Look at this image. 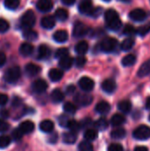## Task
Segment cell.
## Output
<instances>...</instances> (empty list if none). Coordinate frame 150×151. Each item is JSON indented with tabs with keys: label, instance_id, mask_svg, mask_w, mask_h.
Here are the masks:
<instances>
[{
	"label": "cell",
	"instance_id": "1",
	"mask_svg": "<svg viewBox=\"0 0 150 151\" xmlns=\"http://www.w3.org/2000/svg\"><path fill=\"white\" fill-rule=\"evenodd\" d=\"M104 19L107 27L112 31H118L122 27V21L118 12L113 9H109L104 13Z\"/></svg>",
	"mask_w": 150,
	"mask_h": 151
},
{
	"label": "cell",
	"instance_id": "2",
	"mask_svg": "<svg viewBox=\"0 0 150 151\" xmlns=\"http://www.w3.org/2000/svg\"><path fill=\"white\" fill-rule=\"evenodd\" d=\"M20 78V68L19 66H12L8 68L4 74V80L10 84L16 83Z\"/></svg>",
	"mask_w": 150,
	"mask_h": 151
},
{
	"label": "cell",
	"instance_id": "3",
	"mask_svg": "<svg viewBox=\"0 0 150 151\" xmlns=\"http://www.w3.org/2000/svg\"><path fill=\"white\" fill-rule=\"evenodd\" d=\"M35 21H36V17H35L34 12L32 10L27 11L20 19L21 26L25 28L32 27L35 24Z\"/></svg>",
	"mask_w": 150,
	"mask_h": 151
},
{
	"label": "cell",
	"instance_id": "4",
	"mask_svg": "<svg viewBox=\"0 0 150 151\" xmlns=\"http://www.w3.org/2000/svg\"><path fill=\"white\" fill-rule=\"evenodd\" d=\"M118 46V41L115 38L112 37H107L103 39L100 44V48L103 52L111 53L115 50V49Z\"/></svg>",
	"mask_w": 150,
	"mask_h": 151
},
{
	"label": "cell",
	"instance_id": "5",
	"mask_svg": "<svg viewBox=\"0 0 150 151\" xmlns=\"http://www.w3.org/2000/svg\"><path fill=\"white\" fill-rule=\"evenodd\" d=\"M133 135L136 140H148L150 138V127L148 126H141L133 131Z\"/></svg>",
	"mask_w": 150,
	"mask_h": 151
},
{
	"label": "cell",
	"instance_id": "6",
	"mask_svg": "<svg viewBox=\"0 0 150 151\" xmlns=\"http://www.w3.org/2000/svg\"><path fill=\"white\" fill-rule=\"evenodd\" d=\"M88 33V27L82 22L78 21L74 24L72 35L74 37H83Z\"/></svg>",
	"mask_w": 150,
	"mask_h": 151
},
{
	"label": "cell",
	"instance_id": "7",
	"mask_svg": "<svg viewBox=\"0 0 150 151\" xmlns=\"http://www.w3.org/2000/svg\"><path fill=\"white\" fill-rule=\"evenodd\" d=\"M74 102L80 106H88L93 102V97L88 94H77L74 96Z\"/></svg>",
	"mask_w": 150,
	"mask_h": 151
},
{
	"label": "cell",
	"instance_id": "8",
	"mask_svg": "<svg viewBox=\"0 0 150 151\" xmlns=\"http://www.w3.org/2000/svg\"><path fill=\"white\" fill-rule=\"evenodd\" d=\"M79 86H80V88L83 91L89 92V91L93 90V88L95 87V81L91 78L84 76V77H82V78L80 79V81H79Z\"/></svg>",
	"mask_w": 150,
	"mask_h": 151
},
{
	"label": "cell",
	"instance_id": "9",
	"mask_svg": "<svg viewBox=\"0 0 150 151\" xmlns=\"http://www.w3.org/2000/svg\"><path fill=\"white\" fill-rule=\"evenodd\" d=\"M31 88H32V90L34 93L42 94V93H43V92H45L47 90V88H48V83L44 80L39 79V80L34 81L32 83Z\"/></svg>",
	"mask_w": 150,
	"mask_h": 151
},
{
	"label": "cell",
	"instance_id": "10",
	"mask_svg": "<svg viewBox=\"0 0 150 151\" xmlns=\"http://www.w3.org/2000/svg\"><path fill=\"white\" fill-rule=\"evenodd\" d=\"M129 17L134 21H143L147 18V13L142 9H134L129 13Z\"/></svg>",
	"mask_w": 150,
	"mask_h": 151
},
{
	"label": "cell",
	"instance_id": "11",
	"mask_svg": "<svg viewBox=\"0 0 150 151\" xmlns=\"http://www.w3.org/2000/svg\"><path fill=\"white\" fill-rule=\"evenodd\" d=\"M102 88H103V90L105 93L111 94L117 88L116 81L114 80H112V79H107V80H105V81H103V83H102Z\"/></svg>",
	"mask_w": 150,
	"mask_h": 151
},
{
	"label": "cell",
	"instance_id": "12",
	"mask_svg": "<svg viewBox=\"0 0 150 151\" xmlns=\"http://www.w3.org/2000/svg\"><path fill=\"white\" fill-rule=\"evenodd\" d=\"M94 7L92 5V3L90 0H83L80 5H79V11L82 14H88L90 15Z\"/></svg>",
	"mask_w": 150,
	"mask_h": 151
},
{
	"label": "cell",
	"instance_id": "13",
	"mask_svg": "<svg viewBox=\"0 0 150 151\" xmlns=\"http://www.w3.org/2000/svg\"><path fill=\"white\" fill-rule=\"evenodd\" d=\"M42 71V68L35 65V64H33V63H29L26 65L25 67V72L26 73L30 76V77H34V76H36L37 74H39Z\"/></svg>",
	"mask_w": 150,
	"mask_h": 151
},
{
	"label": "cell",
	"instance_id": "14",
	"mask_svg": "<svg viewBox=\"0 0 150 151\" xmlns=\"http://www.w3.org/2000/svg\"><path fill=\"white\" fill-rule=\"evenodd\" d=\"M36 7L39 11L42 12H47L52 9L53 3L51 0H39L36 4Z\"/></svg>",
	"mask_w": 150,
	"mask_h": 151
},
{
	"label": "cell",
	"instance_id": "15",
	"mask_svg": "<svg viewBox=\"0 0 150 151\" xmlns=\"http://www.w3.org/2000/svg\"><path fill=\"white\" fill-rule=\"evenodd\" d=\"M18 128L22 132L23 134H30L34 131V125L32 121L26 120V121H23L22 123H20Z\"/></svg>",
	"mask_w": 150,
	"mask_h": 151
},
{
	"label": "cell",
	"instance_id": "16",
	"mask_svg": "<svg viewBox=\"0 0 150 151\" xmlns=\"http://www.w3.org/2000/svg\"><path fill=\"white\" fill-rule=\"evenodd\" d=\"M63 76H64L63 71H61L60 69H57V68H53L49 72V78L53 82L59 81L63 78Z\"/></svg>",
	"mask_w": 150,
	"mask_h": 151
},
{
	"label": "cell",
	"instance_id": "17",
	"mask_svg": "<svg viewBox=\"0 0 150 151\" xmlns=\"http://www.w3.org/2000/svg\"><path fill=\"white\" fill-rule=\"evenodd\" d=\"M95 111L97 113L99 114H102V115H105L107 113H109V111H111V105L109 103L105 102V101H103V102H100L96 104L95 106Z\"/></svg>",
	"mask_w": 150,
	"mask_h": 151
},
{
	"label": "cell",
	"instance_id": "18",
	"mask_svg": "<svg viewBox=\"0 0 150 151\" xmlns=\"http://www.w3.org/2000/svg\"><path fill=\"white\" fill-rule=\"evenodd\" d=\"M53 39L57 42L63 43L68 40V33L65 30H57L53 35Z\"/></svg>",
	"mask_w": 150,
	"mask_h": 151
},
{
	"label": "cell",
	"instance_id": "19",
	"mask_svg": "<svg viewBox=\"0 0 150 151\" xmlns=\"http://www.w3.org/2000/svg\"><path fill=\"white\" fill-rule=\"evenodd\" d=\"M34 46L29 42H24L19 46V53L24 57L30 56L34 52Z\"/></svg>",
	"mask_w": 150,
	"mask_h": 151
},
{
	"label": "cell",
	"instance_id": "20",
	"mask_svg": "<svg viewBox=\"0 0 150 151\" xmlns=\"http://www.w3.org/2000/svg\"><path fill=\"white\" fill-rule=\"evenodd\" d=\"M41 25L45 29H51L55 27L56 21L52 16H45L42 19Z\"/></svg>",
	"mask_w": 150,
	"mask_h": 151
},
{
	"label": "cell",
	"instance_id": "21",
	"mask_svg": "<svg viewBox=\"0 0 150 151\" xmlns=\"http://www.w3.org/2000/svg\"><path fill=\"white\" fill-rule=\"evenodd\" d=\"M38 58L39 59H46L50 56V49L45 45V44H41L38 48Z\"/></svg>",
	"mask_w": 150,
	"mask_h": 151
},
{
	"label": "cell",
	"instance_id": "22",
	"mask_svg": "<svg viewBox=\"0 0 150 151\" xmlns=\"http://www.w3.org/2000/svg\"><path fill=\"white\" fill-rule=\"evenodd\" d=\"M39 127L43 133H51L54 130V123L50 119H45L40 123Z\"/></svg>",
	"mask_w": 150,
	"mask_h": 151
},
{
	"label": "cell",
	"instance_id": "23",
	"mask_svg": "<svg viewBox=\"0 0 150 151\" xmlns=\"http://www.w3.org/2000/svg\"><path fill=\"white\" fill-rule=\"evenodd\" d=\"M73 65V59L72 58L69 56H65L59 59V66L64 70H69Z\"/></svg>",
	"mask_w": 150,
	"mask_h": 151
},
{
	"label": "cell",
	"instance_id": "24",
	"mask_svg": "<svg viewBox=\"0 0 150 151\" xmlns=\"http://www.w3.org/2000/svg\"><path fill=\"white\" fill-rule=\"evenodd\" d=\"M64 98H65L64 93H63L60 89H58V88L54 89V90L51 92V94H50V99H51V101H52L53 103H55V104H59V103H61V102L64 100Z\"/></svg>",
	"mask_w": 150,
	"mask_h": 151
},
{
	"label": "cell",
	"instance_id": "25",
	"mask_svg": "<svg viewBox=\"0 0 150 151\" xmlns=\"http://www.w3.org/2000/svg\"><path fill=\"white\" fill-rule=\"evenodd\" d=\"M88 50V43L86 41H80L75 46V52L80 56L86 54Z\"/></svg>",
	"mask_w": 150,
	"mask_h": 151
},
{
	"label": "cell",
	"instance_id": "26",
	"mask_svg": "<svg viewBox=\"0 0 150 151\" xmlns=\"http://www.w3.org/2000/svg\"><path fill=\"white\" fill-rule=\"evenodd\" d=\"M150 73V58L148 59L145 63H143L141 65V66L140 67L137 75L141 78L145 77L147 75H149Z\"/></svg>",
	"mask_w": 150,
	"mask_h": 151
},
{
	"label": "cell",
	"instance_id": "27",
	"mask_svg": "<svg viewBox=\"0 0 150 151\" xmlns=\"http://www.w3.org/2000/svg\"><path fill=\"white\" fill-rule=\"evenodd\" d=\"M126 122V118L122 114H114L111 119V124L113 127H119Z\"/></svg>",
	"mask_w": 150,
	"mask_h": 151
},
{
	"label": "cell",
	"instance_id": "28",
	"mask_svg": "<svg viewBox=\"0 0 150 151\" xmlns=\"http://www.w3.org/2000/svg\"><path fill=\"white\" fill-rule=\"evenodd\" d=\"M118 108L123 113H129L132 110V104L128 100H123L118 103Z\"/></svg>",
	"mask_w": 150,
	"mask_h": 151
},
{
	"label": "cell",
	"instance_id": "29",
	"mask_svg": "<svg viewBox=\"0 0 150 151\" xmlns=\"http://www.w3.org/2000/svg\"><path fill=\"white\" fill-rule=\"evenodd\" d=\"M76 140H77V134L75 132L70 131L63 134V141L67 144H72L76 142Z\"/></svg>",
	"mask_w": 150,
	"mask_h": 151
},
{
	"label": "cell",
	"instance_id": "30",
	"mask_svg": "<svg viewBox=\"0 0 150 151\" xmlns=\"http://www.w3.org/2000/svg\"><path fill=\"white\" fill-rule=\"evenodd\" d=\"M23 37L31 42V41H34L38 38V35L35 31H34L33 29H30V28H27L24 32H23Z\"/></svg>",
	"mask_w": 150,
	"mask_h": 151
},
{
	"label": "cell",
	"instance_id": "31",
	"mask_svg": "<svg viewBox=\"0 0 150 151\" xmlns=\"http://www.w3.org/2000/svg\"><path fill=\"white\" fill-rule=\"evenodd\" d=\"M68 12L64 9V8H59L55 12V17L57 19V20L59 21H65L68 19Z\"/></svg>",
	"mask_w": 150,
	"mask_h": 151
},
{
	"label": "cell",
	"instance_id": "32",
	"mask_svg": "<svg viewBox=\"0 0 150 151\" xmlns=\"http://www.w3.org/2000/svg\"><path fill=\"white\" fill-rule=\"evenodd\" d=\"M98 136V133L95 129H87L86 132L84 133V138L88 142H92L95 141Z\"/></svg>",
	"mask_w": 150,
	"mask_h": 151
},
{
	"label": "cell",
	"instance_id": "33",
	"mask_svg": "<svg viewBox=\"0 0 150 151\" xmlns=\"http://www.w3.org/2000/svg\"><path fill=\"white\" fill-rule=\"evenodd\" d=\"M135 62H136V57H135L134 55H132V54L124 57V58H122V61H121L122 65H123L124 66H126V67L132 66L133 65L135 64Z\"/></svg>",
	"mask_w": 150,
	"mask_h": 151
},
{
	"label": "cell",
	"instance_id": "34",
	"mask_svg": "<svg viewBox=\"0 0 150 151\" xmlns=\"http://www.w3.org/2000/svg\"><path fill=\"white\" fill-rule=\"evenodd\" d=\"M126 135V131L124 128H117V129L113 130L111 134V138L115 139V140L123 139Z\"/></svg>",
	"mask_w": 150,
	"mask_h": 151
},
{
	"label": "cell",
	"instance_id": "35",
	"mask_svg": "<svg viewBox=\"0 0 150 151\" xmlns=\"http://www.w3.org/2000/svg\"><path fill=\"white\" fill-rule=\"evenodd\" d=\"M95 127L97 129V130H100V131H103L105 129L108 128L109 127V123L107 121L106 119L104 118H102V119H99L98 120H96L94 124Z\"/></svg>",
	"mask_w": 150,
	"mask_h": 151
},
{
	"label": "cell",
	"instance_id": "36",
	"mask_svg": "<svg viewBox=\"0 0 150 151\" xmlns=\"http://www.w3.org/2000/svg\"><path fill=\"white\" fill-rule=\"evenodd\" d=\"M134 42H135V41L133 38H126V39H125L122 42V43H121V50H124V51L130 50L133 47Z\"/></svg>",
	"mask_w": 150,
	"mask_h": 151
},
{
	"label": "cell",
	"instance_id": "37",
	"mask_svg": "<svg viewBox=\"0 0 150 151\" xmlns=\"http://www.w3.org/2000/svg\"><path fill=\"white\" fill-rule=\"evenodd\" d=\"M78 150L79 151H94V148L93 145L90 143V142L83 141L80 143Z\"/></svg>",
	"mask_w": 150,
	"mask_h": 151
},
{
	"label": "cell",
	"instance_id": "38",
	"mask_svg": "<svg viewBox=\"0 0 150 151\" xmlns=\"http://www.w3.org/2000/svg\"><path fill=\"white\" fill-rule=\"evenodd\" d=\"M20 0H4V6L9 10H15L19 5Z\"/></svg>",
	"mask_w": 150,
	"mask_h": 151
},
{
	"label": "cell",
	"instance_id": "39",
	"mask_svg": "<svg viewBox=\"0 0 150 151\" xmlns=\"http://www.w3.org/2000/svg\"><path fill=\"white\" fill-rule=\"evenodd\" d=\"M63 109L65 112L69 113V114H74L77 111V108L76 106L72 104V103H70V102H67L64 104L63 106Z\"/></svg>",
	"mask_w": 150,
	"mask_h": 151
},
{
	"label": "cell",
	"instance_id": "40",
	"mask_svg": "<svg viewBox=\"0 0 150 151\" xmlns=\"http://www.w3.org/2000/svg\"><path fill=\"white\" fill-rule=\"evenodd\" d=\"M67 128H69L72 132H77L79 131L81 127H80V124L74 120V119H70L69 123H68V126H67Z\"/></svg>",
	"mask_w": 150,
	"mask_h": 151
},
{
	"label": "cell",
	"instance_id": "41",
	"mask_svg": "<svg viewBox=\"0 0 150 151\" xmlns=\"http://www.w3.org/2000/svg\"><path fill=\"white\" fill-rule=\"evenodd\" d=\"M11 142V139L8 135H1L0 136V149L7 148Z\"/></svg>",
	"mask_w": 150,
	"mask_h": 151
},
{
	"label": "cell",
	"instance_id": "42",
	"mask_svg": "<svg viewBox=\"0 0 150 151\" xmlns=\"http://www.w3.org/2000/svg\"><path fill=\"white\" fill-rule=\"evenodd\" d=\"M123 33L126 35H133L134 34H136V29L134 28L133 26H132L130 24H127V25L125 26V28L123 30Z\"/></svg>",
	"mask_w": 150,
	"mask_h": 151
},
{
	"label": "cell",
	"instance_id": "43",
	"mask_svg": "<svg viewBox=\"0 0 150 151\" xmlns=\"http://www.w3.org/2000/svg\"><path fill=\"white\" fill-rule=\"evenodd\" d=\"M68 54H69V50H68V49L67 48H59L57 50V52H56V58H64V57H65V56H68Z\"/></svg>",
	"mask_w": 150,
	"mask_h": 151
},
{
	"label": "cell",
	"instance_id": "44",
	"mask_svg": "<svg viewBox=\"0 0 150 151\" xmlns=\"http://www.w3.org/2000/svg\"><path fill=\"white\" fill-rule=\"evenodd\" d=\"M11 137L15 142H19L22 139L23 137V134L22 132L19 129V128H15L12 132H11Z\"/></svg>",
	"mask_w": 150,
	"mask_h": 151
},
{
	"label": "cell",
	"instance_id": "45",
	"mask_svg": "<svg viewBox=\"0 0 150 151\" xmlns=\"http://www.w3.org/2000/svg\"><path fill=\"white\" fill-rule=\"evenodd\" d=\"M150 32V25H146V26H142V27H140L137 30H136V33L138 35H140L141 36H144L146 35L148 33Z\"/></svg>",
	"mask_w": 150,
	"mask_h": 151
},
{
	"label": "cell",
	"instance_id": "46",
	"mask_svg": "<svg viewBox=\"0 0 150 151\" xmlns=\"http://www.w3.org/2000/svg\"><path fill=\"white\" fill-rule=\"evenodd\" d=\"M69 121H70V119L66 115H60V117L58 118L59 126L62 127H67Z\"/></svg>",
	"mask_w": 150,
	"mask_h": 151
},
{
	"label": "cell",
	"instance_id": "47",
	"mask_svg": "<svg viewBox=\"0 0 150 151\" xmlns=\"http://www.w3.org/2000/svg\"><path fill=\"white\" fill-rule=\"evenodd\" d=\"M10 27L8 21L4 19H0V33H5Z\"/></svg>",
	"mask_w": 150,
	"mask_h": 151
},
{
	"label": "cell",
	"instance_id": "48",
	"mask_svg": "<svg viewBox=\"0 0 150 151\" xmlns=\"http://www.w3.org/2000/svg\"><path fill=\"white\" fill-rule=\"evenodd\" d=\"M86 62H87L86 58L83 57V56H80V57H78L75 59V65H76L77 67H83L85 65Z\"/></svg>",
	"mask_w": 150,
	"mask_h": 151
},
{
	"label": "cell",
	"instance_id": "49",
	"mask_svg": "<svg viewBox=\"0 0 150 151\" xmlns=\"http://www.w3.org/2000/svg\"><path fill=\"white\" fill-rule=\"evenodd\" d=\"M108 150L109 151H124L123 149V146L121 144H118V143H113V144H111L110 147L108 148Z\"/></svg>",
	"mask_w": 150,
	"mask_h": 151
},
{
	"label": "cell",
	"instance_id": "50",
	"mask_svg": "<svg viewBox=\"0 0 150 151\" xmlns=\"http://www.w3.org/2000/svg\"><path fill=\"white\" fill-rule=\"evenodd\" d=\"M9 128H10V125L6 121H4L3 119H0V133H4Z\"/></svg>",
	"mask_w": 150,
	"mask_h": 151
},
{
	"label": "cell",
	"instance_id": "51",
	"mask_svg": "<svg viewBox=\"0 0 150 151\" xmlns=\"http://www.w3.org/2000/svg\"><path fill=\"white\" fill-rule=\"evenodd\" d=\"M8 102V96L5 94L0 93V106L5 105Z\"/></svg>",
	"mask_w": 150,
	"mask_h": 151
},
{
	"label": "cell",
	"instance_id": "52",
	"mask_svg": "<svg viewBox=\"0 0 150 151\" xmlns=\"http://www.w3.org/2000/svg\"><path fill=\"white\" fill-rule=\"evenodd\" d=\"M80 127H81V128H84V127H89V126H91L93 123H92L91 119H86L82 120V122H80Z\"/></svg>",
	"mask_w": 150,
	"mask_h": 151
},
{
	"label": "cell",
	"instance_id": "53",
	"mask_svg": "<svg viewBox=\"0 0 150 151\" xmlns=\"http://www.w3.org/2000/svg\"><path fill=\"white\" fill-rule=\"evenodd\" d=\"M102 12H103L102 8L96 7V8H94V9H93V11H92V12H91L90 15L93 16V17H98V16L102 13Z\"/></svg>",
	"mask_w": 150,
	"mask_h": 151
},
{
	"label": "cell",
	"instance_id": "54",
	"mask_svg": "<svg viewBox=\"0 0 150 151\" xmlns=\"http://www.w3.org/2000/svg\"><path fill=\"white\" fill-rule=\"evenodd\" d=\"M57 139H58L57 134L56 133H53V134H51L50 136L49 137V142H50V143H55V142H57Z\"/></svg>",
	"mask_w": 150,
	"mask_h": 151
},
{
	"label": "cell",
	"instance_id": "55",
	"mask_svg": "<svg viewBox=\"0 0 150 151\" xmlns=\"http://www.w3.org/2000/svg\"><path fill=\"white\" fill-rule=\"evenodd\" d=\"M6 62V56L4 52L0 51V67H2Z\"/></svg>",
	"mask_w": 150,
	"mask_h": 151
},
{
	"label": "cell",
	"instance_id": "56",
	"mask_svg": "<svg viewBox=\"0 0 150 151\" xmlns=\"http://www.w3.org/2000/svg\"><path fill=\"white\" fill-rule=\"evenodd\" d=\"M74 91H75V87L73 85H70L66 88V94H68V95L73 94Z\"/></svg>",
	"mask_w": 150,
	"mask_h": 151
},
{
	"label": "cell",
	"instance_id": "57",
	"mask_svg": "<svg viewBox=\"0 0 150 151\" xmlns=\"http://www.w3.org/2000/svg\"><path fill=\"white\" fill-rule=\"evenodd\" d=\"M9 116V112L6 110H0V117L4 119H7Z\"/></svg>",
	"mask_w": 150,
	"mask_h": 151
},
{
	"label": "cell",
	"instance_id": "58",
	"mask_svg": "<svg viewBox=\"0 0 150 151\" xmlns=\"http://www.w3.org/2000/svg\"><path fill=\"white\" fill-rule=\"evenodd\" d=\"M20 103H21V101H20V99L19 97H14L13 100H12V105L13 106H18V105L20 104Z\"/></svg>",
	"mask_w": 150,
	"mask_h": 151
},
{
	"label": "cell",
	"instance_id": "59",
	"mask_svg": "<svg viewBox=\"0 0 150 151\" xmlns=\"http://www.w3.org/2000/svg\"><path fill=\"white\" fill-rule=\"evenodd\" d=\"M76 0H61V2L65 5H72Z\"/></svg>",
	"mask_w": 150,
	"mask_h": 151
},
{
	"label": "cell",
	"instance_id": "60",
	"mask_svg": "<svg viewBox=\"0 0 150 151\" xmlns=\"http://www.w3.org/2000/svg\"><path fill=\"white\" fill-rule=\"evenodd\" d=\"M134 151H149L148 148L143 147V146H140V147H136Z\"/></svg>",
	"mask_w": 150,
	"mask_h": 151
},
{
	"label": "cell",
	"instance_id": "61",
	"mask_svg": "<svg viewBox=\"0 0 150 151\" xmlns=\"http://www.w3.org/2000/svg\"><path fill=\"white\" fill-rule=\"evenodd\" d=\"M146 108L148 110H150V96H149L146 100Z\"/></svg>",
	"mask_w": 150,
	"mask_h": 151
},
{
	"label": "cell",
	"instance_id": "62",
	"mask_svg": "<svg viewBox=\"0 0 150 151\" xmlns=\"http://www.w3.org/2000/svg\"><path fill=\"white\" fill-rule=\"evenodd\" d=\"M119 1H121V2H126V3H128V2H130L131 0H119Z\"/></svg>",
	"mask_w": 150,
	"mask_h": 151
},
{
	"label": "cell",
	"instance_id": "63",
	"mask_svg": "<svg viewBox=\"0 0 150 151\" xmlns=\"http://www.w3.org/2000/svg\"><path fill=\"white\" fill-rule=\"evenodd\" d=\"M103 1H105V2H109V1H111V0H103Z\"/></svg>",
	"mask_w": 150,
	"mask_h": 151
},
{
	"label": "cell",
	"instance_id": "64",
	"mask_svg": "<svg viewBox=\"0 0 150 151\" xmlns=\"http://www.w3.org/2000/svg\"><path fill=\"white\" fill-rule=\"evenodd\" d=\"M149 121H150V115H149Z\"/></svg>",
	"mask_w": 150,
	"mask_h": 151
}]
</instances>
